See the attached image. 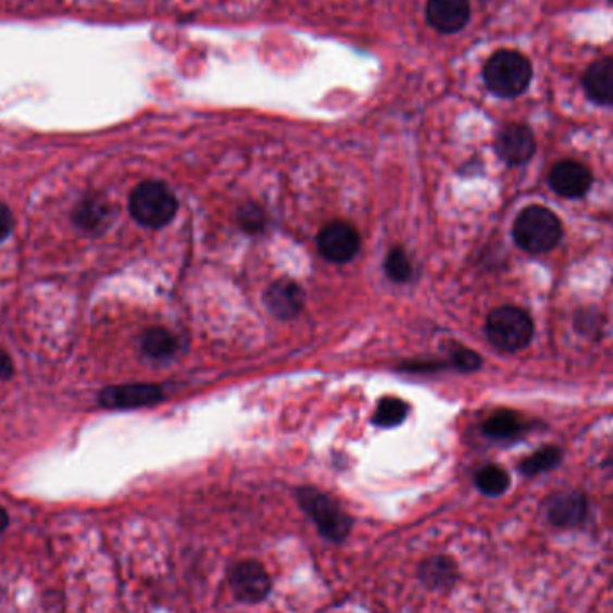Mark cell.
<instances>
[{"mask_svg":"<svg viewBox=\"0 0 613 613\" xmlns=\"http://www.w3.org/2000/svg\"><path fill=\"white\" fill-rule=\"evenodd\" d=\"M562 221L552 210L533 204L522 210L513 223V239L521 250L540 255L554 250L562 240Z\"/></svg>","mask_w":613,"mask_h":613,"instance_id":"obj_1","label":"cell"},{"mask_svg":"<svg viewBox=\"0 0 613 613\" xmlns=\"http://www.w3.org/2000/svg\"><path fill=\"white\" fill-rule=\"evenodd\" d=\"M486 87L499 98H518L533 82V65L516 51H499L486 62L483 71Z\"/></svg>","mask_w":613,"mask_h":613,"instance_id":"obj_2","label":"cell"},{"mask_svg":"<svg viewBox=\"0 0 613 613\" xmlns=\"http://www.w3.org/2000/svg\"><path fill=\"white\" fill-rule=\"evenodd\" d=\"M533 333V320L521 306H499L486 320V336L501 352H518L526 348L531 342Z\"/></svg>","mask_w":613,"mask_h":613,"instance_id":"obj_3","label":"cell"},{"mask_svg":"<svg viewBox=\"0 0 613 613\" xmlns=\"http://www.w3.org/2000/svg\"><path fill=\"white\" fill-rule=\"evenodd\" d=\"M129 212L134 220L148 228H162L178 212V201L170 187L160 182H143L129 196Z\"/></svg>","mask_w":613,"mask_h":613,"instance_id":"obj_4","label":"cell"},{"mask_svg":"<svg viewBox=\"0 0 613 613\" xmlns=\"http://www.w3.org/2000/svg\"><path fill=\"white\" fill-rule=\"evenodd\" d=\"M298 504L302 506L306 515L311 516L317 529L328 542L339 543L350 535L352 529V521L345 511L339 508L338 502L327 493L303 486L297 490Z\"/></svg>","mask_w":613,"mask_h":613,"instance_id":"obj_5","label":"cell"},{"mask_svg":"<svg viewBox=\"0 0 613 613\" xmlns=\"http://www.w3.org/2000/svg\"><path fill=\"white\" fill-rule=\"evenodd\" d=\"M230 587L240 603H261L272 590V579L261 563L248 560L237 563L228 574Z\"/></svg>","mask_w":613,"mask_h":613,"instance_id":"obj_6","label":"cell"},{"mask_svg":"<svg viewBox=\"0 0 613 613\" xmlns=\"http://www.w3.org/2000/svg\"><path fill=\"white\" fill-rule=\"evenodd\" d=\"M164 400V389L157 384H123L102 389L99 404L104 409L151 408Z\"/></svg>","mask_w":613,"mask_h":613,"instance_id":"obj_7","label":"cell"},{"mask_svg":"<svg viewBox=\"0 0 613 613\" xmlns=\"http://www.w3.org/2000/svg\"><path fill=\"white\" fill-rule=\"evenodd\" d=\"M317 248L327 261L342 264V262L352 261L353 257L358 255L361 237L352 225L336 221L320 232Z\"/></svg>","mask_w":613,"mask_h":613,"instance_id":"obj_8","label":"cell"},{"mask_svg":"<svg viewBox=\"0 0 613 613\" xmlns=\"http://www.w3.org/2000/svg\"><path fill=\"white\" fill-rule=\"evenodd\" d=\"M496 151L506 164H527L537 153V140L531 129L524 124H508L497 135Z\"/></svg>","mask_w":613,"mask_h":613,"instance_id":"obj_9","label":"cell"},{"mask_svg":"<svg viewBox=\"0 0 613 613\" xmlns=\"http://www.w3.org/2000/svg\"><path fill=\"white\" fill-rule=\"evenodd\" d=\"M547 521L560 529H574L585 524L588 515L587 497L581 491H560L547 501Z\"/></svg>","mask_w":613,"mask_h":613,"instance_id":"obj_10","label":"cell"},{"mask_svg":"<svg viewBox=\"0 0 613 613\" xmlns=\"http://www.w3.org/2000/svg\"><path fill=\"white\" fill-rule=\"evenodd\" d=\"M549 185L556 195L568 198V200H578L592 187V173L581 162L563 160L552 167L549 174Z\"/></svg>","mask_w":613,"mask_h":613,"instance_id":"obj_11","label":"cell"},{"mask_svg":"<svg viewBox=\"0 0 613 613\" xmlns=\"http://www.w3.org/2000/svg\"><path fill=\"white\" fill-rule=\"evenodd\" d=\"M427 21L436 32L445 33V35L461 32L471 21V2L468 0H429Z\"/></svg>","mask_w":613,"mask_h":613,"instance_id":"obj_12","label":"cell"},{"mask_svg":"<svg viewBox=\"0 0 613 613\" xmlns=\"http://www.w3.org/2000/svg\"><path fill=\"white\" fill-rule=\"evenodd\" d=\"M267 309L280 320H291L297 316L298 312L302 311L303 291L298 284L292 280H276L270 289H267L266 297H264Z\"/></svg>","mask_w":613,"mask_h":613,"instance_id":"obj_13","label":"cell"},{"mask_svg":"<svg viewBox=\"0 0 613 613\" xmlns=\"http://www.w3.org/2000/svg\"><path fill=\"white\" fill-rule=\"evenodd\" d=\"M583 88L590 101L613 107V60L601 58L593 62L583 76Z\"/></svg>","mask_w":613,"mask_h":613,"instance_id":"obj_14","label":"cell"},{"mask_svg":"<svg viewBox=\"0 0 613 613\" xmlns=\"http://www.w3.org/2000/svg\"><path fill=\"white\" fill-rule=\"evenodd\" d=\"M420 581L433 590L450 588L458 579V567L449 556H430L418 568Z\"/></svg>","mask_w":613,"mask_h":613,"instance_id":"obj_15","label":"cell"},{"mask_svg":"<svg viewBox=\"0 0 613 613\" xmlns=\"http://www.w3.org/2000/svg\"><path fill=\"white\" fill-rule=\"evenodd\" d=\"M108 215H110V209L104 201L99 200V198H87V200L77 204L76 212H74V223L82 230L98 232L107 225Z\"/></svg>","mask_w":613,"mask_h":613,"instance_id":"obj_16","label":"cell"},{"mask_svg":"<svg viewBox=\"0 0 613 613\" xmlns=\"http://www.w3.org/2000/svg\"><path fill=\"white\" fill-rule=\"evenodd\" d=\"M483 430H485L486 436H490L493 440H510V438L521 435L524 430V422L513 411H499V413L491 414L490 418L486 420Z\"/></svg>","mask_w":613,"mask_h":613,"instance_id":"obj_17","label":"cell"},{"mask_svg":"<svg viewBox=\"0 0 613 613\" xmlns=\"http://www.w3.org/2000/svg\"><path fill=\"white\" fill-rule=\"evenodd\" d=\"M563 452L558 447H543L537 450L535 454L529 455L518 465L522 476L535 477L540 476L543 472L552 471L562 463Z\"/></svg>","mask_w":613,"mask_h":613,"instance_id":"obj_18","label":"cell"},{"mask_svg":"<svg viewBox=\"0 0 613 613\" xmlns=\"http://www.w3.org/2000/svg\"><path fill=\"white\" fill-rule=\"evenodd\" d=\"M176 347H178L176 339L165 328H149L148 333L143 334L142 350L149 358H170V355L176 352Z\"/></svg>","mask_w":613,"mask_h":613,"instance_id":"obj_19","label":"cell"},{"mask_svg":"<svg viewBox=\"0 0 613 613\" xmlns=\"http://www.w3.org/2000/svg\"><path fill=\"white\" fill-rule=\"evenodd\" d=\"M510 476L501 466L488 465L477 472L476 485L485 496L499 497L510 488Z\"/></svg>","mask_w":613,"mask_h":613,"instance_id":"obj_20","label":"cell"},{"mask_svg":"<svg viewBox=\"0 0 613 613\" xmlns=\"http://www.w3.org/2000/svg\"><path fill=\"white\" fill-rule=\"evenodd\" d=\"M408 404L395 397H388L378 402L377 411H375L374 422L378 427H397L404 422L408 416Z\"/></svg>","mask_w":613,"mask_h":613,"instance_id":"obj_21","label":"cell"},{"mask_svg":"<svg viewBox=\"0 0 613 613\" xmlns=\"http://www.w3.org/2000/svg\"><path fill=\"white\" fill-rule=\"evenodd\" d=\"M384 270L391 280L399 282V284L411 280V276H413V266L409 262V257L400 248L389 251L386 262H384Z\"/></svg>","mask_w":613,"mask_h":613,"instance_id":"obj_22","label":"cell"},{"mask_svg":"<svg viewBox=\"0 0 613 613\" xmlns=\"http://www.w3.org/2000/svg\"><path fill=\"white\" fill-rule=\"evenodd\" d=\"M452 366L461 372H474L480 366V358L471 348H458L452 352Z\"/></svg>","mask_w":613,"mask_h":613,"instance_id":"obj_23","label":"cell"},{"mask_svg":"<svg viewBox=\"0 0 613 613\" xmlns=\"http://www.w3.org/2000/svg\"><path fill=\"white\" fill-rule=\"evenodd\" d=\"M239 220L240 225L245 226V230L248 232H259L264 226V215L253 204L251 207L248 204L246 209L240 210Z\"/></svg>","mask_w":613,"mask_h":613,"instance_id":"obj_24","label":"cell"},{"mask_svg":"<svg viewBox=\"0 0 613 613\" xmlns=\"http://www.w3.org/2000/svg\"><path fill=\"white\" fill-rule=\"evenodd\" d=\"M13 232V214L4 203H0V242L10 237Z\"/></svg>","mask_w":613,"mask_h":613,"instance_id":"obj_25","label":"cell"},{"mask_svg":"<svg viewBox=\"0 0 613 613\" xmlns=\"http://www.w3.org/2000/svg\"><path fill=\"white\" fill-rule=\"evenodd\" d=\"M13 361H11L10 355L4 352V350H0V378L2 380H8L13 375Z\"/></svg>","mask_w":613,"mask_h":613,"instance_id":"obj_26","label":"cell"},{"mask_svg":"<svg viewBox=\"0 0 613 613\" xmlns=\"http://www.w3.org/2000/svg\"><path fill=\"white\" fill-rule=\"evenodd\" d=\"M8 526H10V516L5 513L4 508H0V533L4 531Z\"/></svg>","mask_w":613,"mask_h":613,"instance_id":"obj_27","label":"cell"}]
</instances>
